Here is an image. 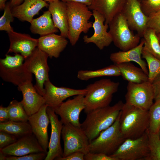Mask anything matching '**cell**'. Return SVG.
<instances>
[{
	"instance_id": "1",
	"label": "cell",
	"mask_w": 160,
	"mask_h": 160,
	"mask_svg": "<svg viewBox=\"0 0 160 160\" xmlns=\"http://www.w3.org/2000/svg\"><path fill=\"white\" fill-rule=\"evenodd\" d=\"M124 103L120 100L114 105L97 109L86 113L81 127L89 142L97 137L103 131L111 126L116 120Z\"/></svg>"
},
{
	"instance_id": "2",
	"label": "cell",
	"mask_w": 160,
	"mask_h": 160,
	"mask_svg": "<svg viewBox=\"0 0 160 160\" xmlns=\"http://www.w3.org/2000/svg\"><path fill=\"white\" fill-rule=\"evenodd\" d=\"M119 122L120 131L125 139L138 138L148 127V111L125 103L120 112Z\"/></svg>"
},
{
	"instance_id": "3",
	"label": "cell",
	"mask_w": 160,
	"mask_h": 160,
	"mask_svg": "<svg viewBox=\"0 0 160 160\" xmlns=\"http://www.w3.org/2000/svg\"><path fill=\"white\" fill-rule=\"evenodd\" d=\"M119 83L110 79H102L89 84L84 96L85 113L109 105L113 95L118 90Z\"/></svg>"
},
{
	"instance_id": "4",
	"label": "cell",
	"mask_w": 160,
	"mask_h": 160,
	"mask_svg": "<svg viewBox=\"0 0 160 160\" xmlns=\"http://www.w3.org/2000/svg\"><path fill=\"white\" fill-rule=\"evenodd\" d=\"M68 26V38L71 45H75L81 33H87L92 26L89 20L93 16L92 12L83 4L74 2H66Z\"/></svg>"
},
{
	"instance_id": "5",
	"label": "cell",
	"mask_w": 160,
	"mask_h": 160,
	"mask_svg": "<svg viewBox=\"0 0 160 160\" xmlns=\"http://www.w3.org/2000/svg\"><path fill=\"white\" fill-rule=\"evenodd\" d=\"M120 112L111 126L102 131L97 137L89 142V152L102 153L110 156L117 150L125 139L120 129Z\"/></svg>"
},
{
	"instance_id": "6",
	"label": "cell",
	"mask_w": 160,
	"mask_h": 160,
	"mask_svg": "<svg viewBox=\"0 0 160 160\" xmlns=\"http://www.w3.org/2000/svg\"><path fill=\"white\" fill-rule=\"evenodd\" d=\"M110 34L115 46L122 51H126L138 45L140 37L130 28L121 12L117 15L108 24Z\"/></svg>"
},
{
	"instance_id": "7",
	"label": "cell",
	"mask_w": 160,
	"mask_h": 160,
	"mask_svg": "<svg viewBox=\"0 0 160 160\" xmlns=\"http://www.w3.org/2000/svg\"><path fill=\"white\" fill-rule=\"evenodd\" d=\"M48 55L37 47L25 59L24 65L27 70L34 74L36 83L34 87L37 92L43 97L45 90L44 83L49 80V70L47 63Z\"/></svg>"
},
{
	"instance_id": "8",
	"label": "cell",
	"mask_w": 160,
	"mask_h": 160,
	"mask_svg": "<svg viewBox=\"0 0 160 160\" xmlns=\"http://www.w3.org/2000/svg\"><path fill=\"white\" fill-rule=\"evenodd\" d=\"M149 153L146 130L138 138L125 139L117 150L110 156L117 160H145Z\"/></svg>"
},
{
	"instance_id": "9",
	"label": "cell",
	"mask_w": 160,
	"mask_h": 160,
	"mask_svg": "<svg viewBox=\"0 0 160 160\" xmlns=\"http://www.w3.org/2000/svg\"><path fill=\"white\" fill-rule=\"evenodd\" d=\"M61 136L64 143L62 157L75 152H81L85 154L89 152V141L81 127L70 123L63 124Z\"/></svg>"
},
{
	"instance_id": "10",
	"label": "cell",
	"mask_w": 160,
	"mask_h": 160,
	"mask_svg": "<svg viewBox=\"0 0 160 160\" xmlns=\"http://www.w3.org/2000/svg\"><path fill=\"white\" fill-rule=\"evenodd\" d=\"M127 88L126 103L148 111L153 103L154 98L152 83L148 81L141 83L128 82Z\"/></svg>"
},
{
	"instance_id": "11",
	"label": "cell",
	"mask_w": 160,
	"mask_h": 160,
	"mask_svg": "<svg viewBox=\"0 0 160 160\" xmlns=\"http://www.w3.org/2000/svg\"><path fill=\"white\" fill-rule=\"evenodd\" d=\"M84 95H76L73 98L63 102L55 109V113L60 116L63 124L70 123L81 127L79 117L81 112L85 108Z\"/></svg>"
},
{
	"instance_id": "12",
	"label": "cell",
	"mask_w": 160,
	"mask_h": 160,
	"mask_svg": "<svg viewBox=\"0 0 160 160\" xmlns=\"http://www.w3.org/2000/svg\"><path fill=\"white\" fill-rule=\"evenodd\" d=\"M121 12L131 29L143 37L147 28L148 17L142 11L140 3L137 0H126Z\"/></svg>"
},
{
	"instance_id": "13",
	"label": "cell",
	"mask_w": 160,
	"mask_h": 160,
	"mask_svg": "<svg viewBox=\"0 0 160 160\" xmlns=\"http://www.w3.org/2000/svg\"><path fill=\"white\" fill-rule=\"evenodd\" d=\"M47 107L44 104L37 112L29 116L28 119L33 134L43 149L47 152L49 143L48 127L50 123L47 112Z\"/></svg>"
},
{
	"instance_id": "14",
	"label": "cell",
	"mask_w": 160,
	"mask_h": 160,
	"mask_svg": "<svg viewBox=\"0 0 160 160\" xmlns=\"http://www.w3.org/2000/svg\"><path fill=\"white\" fill-rule=\"evenodd\" d=\"M45 94L43 97L48 107L55 110L67 98L80 94H85L86 88L75 89L55 86L49 80L44 83Z\"/></svg>"
},
{
	"instance_id": "15",
	"label": "cell",
	"mask_w": 160,
	"mask_h": 160,
	"mask_svg": "<svg viewBox=\"0 0 160 160\" xmlns=\"http://www.w3.org/2000/svg\"><path fill=\"white\" fill-rule=\"evenodd\" d=\"M47 112L50 121L51 131L48 147L49 150L44 160H55L63 156L60 139L63 124L58 119L54 110L47 107Z\"/></svg>"
},
{
	"instance_id": "16",
	"label": "cell",
	"mask_w": 160,
	"mask_h": 160,
	"mask_svg": "<svg viewBox=\"0 0 160 160\" xmlns=\"http://www.w3.org/2000/svg\"><path fill=\"white\" fill-rule=\"evenodd\" d=\"M94 21L92 23L94 33L91 36H84L83 39L86 44L92 43L100 50L108 46L113 42L111 36L107 29L108 25L105 23L104 16L95 10H92Z\"/></svg>"
},
{
	"instance_id": "17",
	"label": "cell",
	"mask_w": 160,
	"mask_h": 160,
	"mask_svg": "<svg viewBox=\"0 0 160 160\" xmlns=\"http://www.w3.org/2000/svg\"><path fill=\"white\" fill-rule=\"evenodd\" d=\"M0 151L7 156H14L45 152L33 134L18 139L15 143L0 150Z\"/></svg>"
},
{
	"instance_id": "18",
	"label": "cell",
	"mask_w": 160,
	"mask_h": 160,
	"mask_svg": "<svg viewBox=\"0 0 160 160\" xmlns=\"http://www.w3.org/2000/svg\"><path fill=\"white\" fill-rule=\"evenodd\" d=\"M7 33L10 44L7 54L20 53L25 59L37 47L38 39L33 38L28 34L14 31Z\"/></svg>"
},
{
	"instance_id": "19",
	"label": "cell",
	"mask_w": 160,
	"mask_h": 160,
	"mask_svg": "<svg viewBox=\"0 0 160 160\" xmlns=\"http://www.w3.org/2000/svg\"><path fill=\"white\" fill-rule=\"evenodd\" d=\"M17 88L22 93L23 98L21 102L28 116L37 112L45 104L44 97L37 92L32 81L26 82Z\"/></svg>"
},
{
	"instance_id": "20",
	"label": "cell",
	"mask_w": 160,
	"mask_h": 160,
	"mask_svg": "<svg viewBox=\"0 0 160 160\" xmlns=\"http://www.w3.org/2000/svg\"><path fill=\"white\" fill-rule=\"evenodd\" d=\"M66 38L55 33L41 36L38 39L37 47L50 58H57L68 44Z\"/></svg>"
},
{
	"instance_id": "21",
	"label": "cell",
	"mask_w": 160,
	"mask_h": 160,
	"mask_svg": "<svg viewBox=\"0 0 160 160\" xmlns=\"http://www.w3.org/2000/svg\"><path fill=\"white\" fill-rule=\"evenodd\" d=\"M145 41L143 38L138 45L126 51H120L112 53L110 59L115 64L133 61L138 64L144 72L148 75L147 64L141 58Z\"/></svg>"
},
{
	"instance_id": "22",
	"label": "cell",
	"mask_w": 160,
	"mask_h": 160,
	"mask_svg": "<svg viewBox=\"0 0 160 160\" xmlns=\"http://www.w3.org/2000/svg\"><path fill=\"white\" fill-rule=\"evenodd\" d=\"M44 0H24L23 3L12 8L14 17L22 21L31 22L33 17L49 4Z\"/></svg>"
},
{
	"instance_id": "23",
	"label": "cell",
	"mask_w": 160,
	"mask_h": 160,
	"mask_svg": "<svg viewBox=\"0 0 160 160\" xmlns=\"http://www.w3.org/2000/svg\"><path fill=\"white\" fill-rule=\"evenodd\" d=\"M126 0H93L88 7L102 15L105 19V23L108 25L114 17L121 12Z\"/></svg>"
},
{
	"instance_id": "24",
	"label": "cell",
	"mask_w": 160,
	"mask_h": 160,
	"mask_svg": "<svg viewBox=\"0 0 160 160\" xmlns=\"http://www.w3.org/2000/svg\"><path fill=\"white\" fill-rule=\"evenodd\" d=\"M48 10L55 26L60 32V35L68 38V26L66 2L60 0L50 2Z\"/></svg>"
},
{
	"instance_id": "25",
	"label": "cell",
	"mask_w": 160,
	"mask_h": 160,
	"mask_svg": "<svg viewBox=\"0 0 160 160\" xmlns=\"http://www.w3.org/2000/svg\"><path fill=\"white\" fill-rule=\"evenodd\" d=\"M0 76L4 81L18 87L32 81V73L27 70L24 63L20 66L11 68L0 65Z\"/></svg>"
},
{
	"instance_id": "26",
	"label": "cell",
	"mask_w": 160,
	"mask_h": 160,
	"mask_svg": "<svg viewBox=\"0 0 160 160\" xmlns=\"http://www.w3.org/2000/svg\"><path fill=\"white\" fill-rule=\"evenodd\" d=\"M51 16L48 10L39 17L33 18L30 23V28L31 33L41 36L57 33L58 29L55 26Z\"/></svg>"
},
{
	"instance_id": "27",
	"label": "cell",
	"mask_w": 160,
	"mask_h": 160,
	"mask_svg": "<svg viewBox=\"0 0 160 160\" xmlns=\"http://www.w3.org/2000/svg\"><path fill=\"white\" fill-rule=\"evenodd\" d=\"M120 71L121 76L128 82L141 83L148 81V76L141 68L130 62L116 65Z\"/></svg>"
},
{
	"instance_id": "28",
	"label": "cell",
	"mask_w": 160,
	"mask_h": 160,
	"mask_svg": "<svg viewBox=\"0 0 160 160\" xmlns=\"http://www.w3.org/2000/svg\"><path fill=\"white\" fill-rule=\"evenodd\" d=\"M0 131L11 134L18 139L33 134L28 121H16L11 120L0 123Z\"/></svg>"
},
{
	"instance_id": "29",
	"label": "cell",
	"mask_w": 160,
	"mask_h": 160,
	"mask_svg": "<svg viewBox=\"0 0 160 160\" xmlns=\"http://www.w3.org/2000/svg\"><path fill=\"white\" fill-rule=\"evenodd\" d=\"M121 76L119 70L116 64L95 70H81L77 73V77L83 81L103 76Z\"/></svg>"
},
{
	"instance_id": "30",
	"label": "cell",
	"mask_w": 160,
	"mask_h": 160,
	"mask_svg": "<svg viewBox=\"0 0 160 160\" xmlns=\"http://www.w3.org/2000/svg\"><path fill=\"white\" fill-rule=\"evenodd\" d=\"M143 37L145 41L144 48L160 60V43L155 31L147 28L143 33Z\"/></svg>"
},
{
	"instance_id": "31",
	"label": "cell",
	"mask_w": 160,
	"mask_h": 160,
	"mask_svg": "<svg viewBox=\"0 0 160 160\" xmlns=\"http://www.w3.org/2000/svg\"><path fill=\"white\" fill-rule=\"evenodd\" d=\"M142 56L146 61L148 67V81L152 83L160 73V60L157 58L143 47Z\"/></svg>"
},
{
	"instance_id": "32",
	"label": "cell",
	"mask_w": 160,
	"mask_h": 160,
	"mask_svg": "<svg viewBox=\"0 0 160 160\" xmlns=\"http://www.w3.org/2000/svg\"><path fill=\"white\" fill-rule=\"evenodd\" d=\"M155 101L148 110V133H158L160 127V98Z\"/></svg>"
},
{
	"instance_id": "33",
	"label": "cell",
	"mask_w": 160,
	"mask_h": 160,
	"mask_svg": "<svg viewBox=\"0 0 160 160\" xmlns=\"http://www.w3.org/2000/svg\"><path fill=\"white\" fill-rule=\"evenodd\" d=\"M9 120L16 121H28L29 116L25 112L21 101L16 100L11 101L7 107Z\"/></svg>"
},
{
	"instance_id": "34",
	"label": "cell",
	"mask_w": 160,
	"mask_h": 160,
	"mask_svg": "<svg viewBox=\"0 0 160 160\" xmlns=\"http://www.w3.org/2000/svg\"><path fill=\"white\" fill-rule=\"evenodd\" d=\"M148 133L150 153L145 160H160V139L158 134Z\"/></svg>"
},
{
	"instance_id": "35",
	"label": "cell",
	"mask_w": 160,
	"mask_h": 160,
	"mask_svg": "<svg viewBox=\"0 0 160 160\" xmlns=\"http://www.w3.org/2000/svg\"><path fill=\"white\" fill-rule=\"evenodd\" d=\"M3 15L0 18V30L5 31L7 33L14 31L10 25V23L14 20L10 2L6 4Z\"/></svg>"
},
{
	"instance_id": "36",
	"label": "cell",
	"mask_w": 160,
	"mask_h": 160,
	"mask_svg": "<svg viewBox=\"0 0 160 160\" xmlns=\"http://www.w3.org/2000/svg\"><path fill=\"white\" fill-rule=\"evenodd\" d=\"M24 60V57L20 54L17 53L12 56L7 54L5 58L0 59V65L8 68L17 67L23 65Z\"/></svg>"
},
{
	"instance_id": "37",
	"label": "cell",
	"mask_w": 160,
	"mask_h": 160,
	"mask_svg": "<svg viewBox=\"0 0 160 160\" xmlns=\"http://www.w3.org/2000/svg\"><path fill=\"white\" fill-rule=\"evenodd\" d=\"M142 11L147 16L160 10V0H145L140 3Z\"/></svg>"
},
{
	"instance_id": "38",
	"label": "cell",
	"mask_w": 160,
	"mask_h": 160,
	"mask_svg": "<svg viewBox=\"0 0 160 160\" xmlns=\"http://www.w3.org/2000/svg\"><path fill=\"white\" fill-rule=\"evenodd\" d=\"M47 152H40L31 153L21 156H7L5 160H42L44 159Z\"/></svg>"
},
{
	"instance_id": "39",
	"label": "cell",
	"mask_w": 160,
	"mask_h": 160,
	"mask_svg": "<svg viewBox=\"0 0 160 160\" xmlns=\"http://www.w3.org/2000/svg\"><path fill=\"white\" fill-rule=\"evenodd\" d=\"M148 17L147 28L153 29L156 33H160V10Z\"/></svg>"
},
{
	"instance_id": "40",
	"label": "cell",
	"mask_w": 160,
	"mask_h": 160,
	"mask_svg": "<svg viewBox=\"0 0 160 160\" xmlns=\"http://www.w3.org/2000/svg\"><path fill=\"white\" fill-rule=\"evenodd\" d=\"M17 138L7 132L0 131V150L16 142Z\"/></svg>"
},
{
	"instance_id": "41",
	"label": "cell",
	"mask_w": 160,
	"mask_h": 160,
	"mask_svg": "<svg viewBox=\"0 0 160 160\" xmlns=\"http://www.w3.org/2000/svg\"><path fill=\"white\" fill-rule=\"evenodd\" d=\"M84 160H117L116 159L102 153L88 152L85 154Z\"/></svg>"
},
{
	"instance_id": "42",
	"label": "cell",
	"mask_w": 160,
	"mask_h": 160,
	"mask_svg": "<svg viewBox=\"0 0 160 160\" xmlns=\"http://www.w3.org/2000/svg\"><path fill=\"white\" fill-rule=\"evenodd\" d=\"M85 154L81 152H75L65 157L57 158L56 160H84Z\"/></svg>"
},
{
	"instance_id": "43",
	"label": "cell",
	"mask_w": 160,
	"mask_h": 160,
	"mask_svg": "<svg viewBox=\"0 0 160 160\" xmlns=\"http://www.w3.org/2000/svg\"><path fill=\"white\" fill-rule=\"evenodd\" d=\"M152 84L154 90V100L156 101L160 98V73L153 80Z\"/></svg>"
},
{
	"instance_id": "44",
	"label": "cell",
	"mask_w": 160,
	"mask_h": 160,
	"mask_svg": "<svg viewBox=\"0 0 160 160\" xmlns=\"http://www.w3.org/2000/svg\"><path fill=\"white\" fill-rule=\"evenodd\" d=\"M9 120V113L7 107L0 106V123Z\"/></svg>"
},
{
	"instance_id": "45",
	"label": "cell",
	"mask_w": 160,
	"mask_h": 160,
	"mask_svg": "<svg viewBox=\"0 0 160 160\" xmlns=\"http://www.w3.org/2000/svg\"><path fill=\"white\" fill-rule=\"evenodd\" d=\"M62 1L67 2L68 1H74L81 3L85 4L88 6H89L91 4L93 0H60Z\"/></svg>"
},
{
	"instance_id": "46",
	"label": "cell",
	"mask_w": 160,
	"mask_h": 160,
	"mask_svg": "<svg viewBox=\"0 0 160 160\" xmlns=\"http://www.w3.org/2000/svg\"><path fill=\"white\" fill-rule=\"evenodd\" d=\"M24 0H10L9 2L12 8L20 4Z\"/></svg>"
},
{
	"instance_id": "47",
	"label": "cell",
	"mask_w": 160,
	"mask_h": 160,
	"mask_svg": "<svg viewBox=\"0 0 160 160\" xmlns=\"http://www.w3.org/2000/svg\"><path fill=\"white\" fill-rule=\"evenodd\" d=\"M7 0H0V9L1 10L4 9Z\"/></svg>"
},
{
	"instance_id": "48",
	"label": "cell",
	"mask_w": 160,
	"mask_h": 160,
	"mask_svg": "<svg viewBox=\"0 0 160 160\" xmlns=\"http://www.w3.org/2000/svg\"><path fill=\"white\" fill-rule=\"evenodd\" d=\"M6 156H7L4 154L2 152L0 151V160H5Z\"/></svg>"
},
{
	"instance_id": "49",
	"label": "cell",
	"mask_w": 160,
	"mask_h": 160,
	"mask_svg": "<svg viewBox=\"0 0 160 160\" xmlns=\"http://www.w3.org/2000/svg\"><path fill=\"white\" fill-rule=\"evenodd\" d=\"M44 0L46 2H48L49 3L50 2L54 1L57 0Z\"/></svg>"
},
{
	"instance_id": "50",
	"label": "cell",
	"mask_w": 160,
	"mask_h": 160,
	"mask_svg": "<svg viewBox=\"0 0 160 160\" xmlns=\"http://www.w3.org/2000/svg\"><path fill=\"white\" fill-rule=\"evenodd\" d=\"M156 34L160 43V33H157Z\"/></svg>"
},
{
	"instance_id": "51",
	"label": "cell",
	"mask_w": 160,
	"mask_h": 160,
	"mask_svg": "<svg viewBox=\"0 0 160 160\" xmlns=\"http://www.w3.org/2000/svg\"><path fill=\"white\" fill-rule=\"evenodd\" d=\"M158 133V134L159 137L160 139V127L159 129Z\"/></svg>"
},
{
	"instance_id": "52",
	"label": "cell",
	"mask_w": 160,
	"mask_h": 160,
	"mask_svg": "<svg viewBox=\"0 0 160 160\" xmlns=\"http://www.w3.org/2000/svg\"><path fill=\"white\" fill-rule=\"evenodd\" d=\"M137 0L140 3L145 1V0Z\"/></svg>"
}]
</instances>
